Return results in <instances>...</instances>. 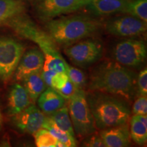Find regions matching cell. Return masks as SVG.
I'll return each instance as SVG.
<instances>
[{
    "instance_id": "6da1fadb",
    "label": "cell",
    "mask_w": 147,
    "mask_h": 147,
    "mask_svg": "<svg viewBox=\"0 0 147 147\" xmlns=\"http://www.w3.org/2000/svg\"><path fill=\"white\" fill-rule=\"evenodd\" d=\"M136 84V75L127 67L117 61L103 62L93 71L89 89L131 100Z\"/></svg>"
},
{
    "instance_id": "7a4b0ae2",
    "label": "cell",
    "mask_w": 147,
    "mask_h": 147,
    "mask_svg": "<svg viewBox=\"0 0 147 147\" xmlns=\"http://www.w3.org/2000/svg\"><path fill=\"white\" fill-rule=\"evenodd\" d=\"M45 23L46 32L63 48L96 34L102 27L101 21L86 14L55 18Z\"/></svg>"
},
{
    "instance_id": "3957f363",
    "label": "cell",
    "mask_w": 147,
    "mask_h": 147,
    "mask_svg": "<svg viewBox=\"0 0 147 147\" xmlns=\"http://www.w3.org/2000/svg\"><path fill=\"white\" fill-rule=\"evenodd\" d=\"M87 100L95 126L101 130L127 123L131 117L129 104L121 97L93 91L87 95Z\"/></svg>"
},
{
    "instance_id": "277c9868",
    "label": "cell",
    "mask_w": 147,
    "mask_h": 147,
    "mask_svg": "<svg viewBox=\"0 0 147 147\" xmlns=\"http://www.w3.org/2000/svg\"><path fill=\"white\" fill-rule=\"evenodd\" d=\"M3 25L24 39L36 43L44 53L45 61L63 57L53 38L25 13L10 18Z\"/></svg>"
},
{
    "instance_id": "5b68a950",
    "label": "cell",
    "mask_w": 147,
    "mask_h": 147,
    "mask_svg": "<svg viewBox=\"0 0 147 147\" xmlns=\"http://www.w3.org/2000/svg\"><path fill=\"white\" fill-rule=\"evenodd\" d=\"M68 101L69 115L74 133L80 138L94 134L97 127L84 90H77Z\"/></svg>"
},
{
    "instance_id": "8992f818",
    "label": "cell",
    "mask_w": 147,
    "mask_h": 147,
    "mask_svg": "<svg viewBox=\"0 0 147 147\" xmlns=\"http://www.w3.org/2000/svg\"><path fill=\"white\" fill-rule=\"evenodd\" d=\"M33 9L40 21H50L61 15L76 12L91 0H33Z\"/></svg>"
},
{
    "instance_id": "52a82bcc",
    "label": "cell",
    "mask_w": 147,
    "mask_h": 147,
    "mask_svg": "<svg viewBox=\"0 0 147 147\" xmlns=\"http://www.w3.org/2000/svg\"><path fill=\"white\" fill-rule=\"evenodd\" d=\"M25 49L23 44L15 38L0 36V80L6 82L11 78Z\"/></svg>"
},
{
    "instance_id": "ba28073f",
    "label": "cell",
    "mask_w": 147,
    "mask_h": 147,
    "mask_svg": "<svg viewBox=\"0 0 147 147\" xmlns=\"http://www.w3.org/2000/svg\"><path fill=\"white\" fill-rule=\"evenodd\" d=\"M146 45L142 40L129 38L118 42L113 48L115 61L127 67H140L146 58Z\"/></svg>"
},
{
    "instance_id": "9c48e42d",
    "label": "cell",
    "mask_w": 147,
    "mask_h": 147,
    "mask_svg": "<svg viewBox=\"0 0 147 147\" xmlns=\"http://www.w3.org/2000/svg\"><path fill=\"white\" fill-rule=\"evenodd\" d=\"M104 47L97 40L87 39L64 48V52L75 65L85 67L93 64L102 58Z\"/></svg>"
},
{
    "instance_id": "30bf717a",
    "label": "cell",
    "mask_w": 147,
    "mask_h": 147,
    "mask_svg": "<svg viewBox=\"0 0 147 147\" xmlns=\"http://www.w3.org/2000/svg\"><path fill=\"white\" fill-rule=\"evenodd\" d=\"M106 32L119 37H134L146 32L147 23L130 14L111 18L106 23Z\"/></svg>"
},
{
    "instance_id": "8fae6325",
    "label": "cell",
    "mask_w": 147,
    "mask_h": 147,
    "mask_svg": "<svg viewBox=\"0 0 147 147\" xmlns=\"http://www.w3.org/2000/svg\"><path fill=\"white\" fill-rule=\"evenodd\" d=\"M45 116L39 108L34 104L17 115L13 116V123L16 127L23 133L34 134L42 128Z\"/></svg>"
},
{
    "instance_id": "7c38bea8",
    "label": "cell",
    "mask_w": 147,
    "mask_h": 147,
    "mask_svg": "<svg viewBox=\"0 0 147 147\" xmlns=\"http://www.w3.org/2000/svg\"><path fill=\"white\" fill-rule=\"evenodd\" d=\"M45 63V55L40 49L34 48L24 53L14 71L16 81H21L30 74L42 71Z\"/></svg>"
},
{
    "instance_id": "4fadbf2b",
    "label": "cell",
    "mask_w": 147,
    "mask_h": 147,
    "mask_svg": "<svg viewBox=\"0 0 147 147\" xmlns=\"http://www.w3.org/2000/svg\"><path fill=\"white\" fill-rule=\"evenodd\" d=\"M130 0H91L86 8L94 16H106L115 13L126 14Z\"/></svg>"
},
{
    "instance_id": "5bb4252c",
    "label": "cell",
    "mask_w": 147,
    "mask_h": 147,
    "mask_svg": "<svg viewBox=\"0 0 147 147\" xmlns=\"http://www.w3.org/2000/svg\"><path fill=\"white\" fill-rule=\"evenodd\" d=\"M100 136L106 147H127L131 144L127 123L102 129Z\"/></svg>"
},
{
    "instance_id": "9a60e30c",
    "label": "cell",
    "mask_w": 147,
    "mask_h": 147,
    "mask_svg": "<svg viewBox=\"0 0 147 147\" xmlns=\"http://www.w3.org/2000/svg\"><path fill=\"white\" fill-rule=\"evenodd\" d=\"M32 104V100L23 85L16 83L10 90L8 97V115H17Z\"/></svg>"
},
{
    "instance_id": "2e32d148",
    "label": "cell",
    "mask_w": 147,
    "mask_h": 147,
    "mask_svg": "<svg viewBox=\"0 0 147 147\" xmlns=\"http://www.w3.org/2000/svg\"><path fill=\"white\" fill-rule=\"evenodd\" d=\"M38 104L43 113L50 115L64 107L66 100L52 87H47L38 98Z\"/></svg>"
},
{
    "instance_id": "e0dca14e",
    "label": "cell",
    "mask_w": 147,
    "mask_h": 147,
    "mask_svg": "<svg viewBox=\"0 0 147 147\" xmlns=\"http://www.w3.org/2000/svg\"><path fill=\"white\" fill-rule=\"evenodd\" d=\"M26 10L23 0H0V25L14 16L25 13Z\"/></svg>"
},
{
    "instance_id": "ac0fdd59",
    "label": "cell",
    "mask_w": 147,
    "mask_h": 147,
    "mask_svg": "<svg viewBox=\"0 0 147 147\" xmlns=\"http://www.w3.org/2000/svg\"><path fill=\"white\" fill-rule=\"evenodd\" d=\"M23 87L28 93L32 102L37 101L41 93L47 89V86L41 76V71L30 74L22 80Z\"/></svg>"
},
{
    "instance_id": "d6986e66",
    "label": "cell",
    "mask_w": 147,
    "mask_h": 147,
    "mask_svg": "<svg viewBox=\"0 0 147 147\" xmlns=\"http://www.w3.org/2000/svg\"><path fill=\"white\" fill-rule=\"evenodd\" d=\"M42 128L47 129L58 141L65 144L66 147H74L77 146L75 137L59 128L48 116L45 117Z\"/></svg>"
},
{
    "instance_id": "ffe728a7",
    "label": "cell",
    "mask_w": 147,
    "mask_h": 147,
    "mask_svg": "<svg viewBox=\"0 0 147 147\" xmlns=\"http://www.w3.org/2000/svg\"><path fill=\"white\" fill-rule=\"evenodd\" d=\"M48 117L59 128L75 137L73 125L71 123L70 117H69L68 108H61L55 111L54 113L48 115Z\"/></svg>"
},
{
    "instance_id": "44dd1931",
    "label": "cell",
    "mask_w": 147,
    "mask_h": 147,
    "mask_svg": "<svg viewBox=\"0 0 147 147\" xmlns=\"http://www.w3.org/2000/svg\"><path fill=\"white\" fill-rule=\"evenodd\" d=\"M130 137L136 144L142 146L147 141V124L144 123L134 115L130 120Z\"/></svg>"
},
{
    "instance_id": "7402d4cb",
    "label": "cell",
    "mask_w": 147,
    "mask_h": 147,
    "mask_svg": "<svg viewBox=\"0 0 147 147\" xmlns=\"http://www.w3.org/2000/svg\"><path fill=\"white\" fill-rule=\"evenodd\" d=\"M147 23V0H130L127 13Z\"/></svg>"
},
{
    "instance_id": "603a6c76",
    "label": "cell",
    "mask_w": 147,
    "mask_h": 147,
    "mask_svg": "<svg viewBox=\"0 0 147 147\" xmlns=\"http://www.w3.org/2000/svg\"><path fill=\"white\" fill-rule=\"evenodd\" d=\"M34 135L38 147H56L57 140L46 129H40Z\"/></svg>"
},
{
    "instance_id": "cb8c5ba5",
    "label": "cell",
    "mask_w": 147,
    "mask_h": 147,
    "mask_svg": "<svg viewBox=\"0 0 147 147\" xmlns=\"http://www.w3.org/2000/svg\"><path fill=\"white\" fill-rule=\"evenodd\" d=\"M66 72L69 80L76 86L77 89H82L87 82V79L83 71L67 64Z\"/></svg>"
},
{
    "instance_id": "d4e9b609",
    "label": "cell",
    "mask_w": 147,
    "mask_h": 147,
    "mask_svg": "<svg viewBox=\"0 0 147 147\" xmlns=\"http://www.w3.org/2000/svg\"><path fill=\"white\" fill-rule=\"evenodd\" d=\"M137 92L140 96H147V69L145 68L140 72L136 79Z\"/></svg>"
},
{
    "instance_id": "484cf974",
    "label": "cell",
    "mask_w": 147,
    "mask_h": 147,
    "mask_svg": "<svg viewBox=\"0 0 147 147\" xmlns=\"http://www.w3.org/2000/svg\"><path fill=\"white\" fill-rule=\"evenodd\" d=\"M134 115H147V96H140L137 98L132 108Z\"/></svg>"
},
{
    "instance_id": "4316f807",
    "label": "cell",
    "mask_w": 147,
    "mask_h": 147,
    "mask_svg": "<svg viewBox=\"0 0 147 147\" xmlns=\"http://www.w3.org/2000/svg\"><path fill=\"white\" fill-rule=\"evenodd\" d=\"M77 87L71 82L70 80H68L65 85L62 87L61 89L56 90L62 97L65 99V100H69L71 97L74 95L77 90Z\"/></svg>"
},
{
    "instance_id": "83f0119b",
    "label": "cell",
    "mask_w": 147,
    "mask_h": 147,
    "mask_svg": "<svg viewBox=\"0 0 147 147\" xmlns=\"http://www.w3.org/2000/svg\"><path fill=\"white\" fill-rule=\"evenodd\" d=\"M69 80L67 72H57L53 76L51 80V87L55 90L59 89L63 87L66 82Z\"/></svg>"
},
{
    "instance_id": "f1b7e54d",
    "label": "cell",
    "mask_w": 147,
    "mask_h": 147,
    "mask_svg": "<svg viewBox=\"0 0 147 147\" xmlns=\"http://www.w3.org/2000/svg\"><path fill=\"white\" fill-rule=\"evenodd\" d=\"M91 134L87 136L82 142V146L87 147H106L104 141L100 136Z\"/></svg>"
},
{
    "instance_id": "f546056e",
    "label": "cell",
    "mask_w": 147,
    "mask_h": 147,
    "mask_svg": "<svg viewBox=\"0 0 147 147\" xmlns=\"http://www.w3.org/2000/svg\"><path fill=\"white\" fill-rule=\"evenodd\" d=\"M56 74L54 71L49 70V69H42L41 71V76L43 79L44 82L47 84V87H51V80H52L53 76Z\"/></svg>"
},
{
    "instance_id": "4dcf8cb0",
    "label": "cell",
    "mask_w": 147,
    "mask_h": 147,
    "mask_svg": "<svg viewBox=\"0 0 147 147\" xmlns=\"http://www.w3.org/2000/svg\"><path fill=\"white\" fill-rule=\"evenodd\" d=\"M0 146H10V142L8 138H3L0 142Z\"/></svg>"
},
{
    "instance_id": "1f68e13d",
    "label": "cell",
    "mask_w": 147,
    "mask_h": 147,
    "mask_svg": "<svg viewBox=\"0 0 147 147\" xmlns=\"http://www.w3.org/2000/svg\"><path fill=\"white\" fill-rule=\"evenodd\" d=\"M3 125V115H2V112H1V108H0V131L1 130V127Z\"/></svg>"
},
{
    "instance_id": "d6a6232c",
    "label": "cell",
    "mask_w": 147,
    "mask_h": 147,
    "mask_svg": "<svg viewBox=\"0 0 147 147\" xmlns=\"http://www.w3.org/2000/svg\"><path fill=\"white\" fill-rule=\"evenodd\" d=\"M28 1H32V0H28Z\"/></svg>"
}]
</instances>
